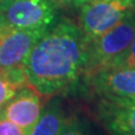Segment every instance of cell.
Returning a JSON list of instances; mask_svg holds the SVG:
<instances>
[{
  "label": "cell",
  "mask_w": 135,
  "mask_h": 135,
  "mask_svg": "<svg viewBox=\"0 0 135 135\" xmlns=\"http://www.w3.org/2000/svg\"><path fill=\"white\" fill-rule=\"evenodd\" d=\"M1 1H3V0H0V2H1Z\"/></svg>",
  "instance_id": "15"
},
{
  "label": "cell",
  "mask_w": 135,
  "mask_h": 135,
  "mask_svg": "<svg viewBox=\"0 0 135 135\" xmlns=\"http://www.w3.org/2000/svg\"><path fill=\"white\" fill-rule=\"evenodd\" d=\"M42 96L31 84L23 87L3 107L2 118L12 122L28 135L43 110Z\"/></svg>",
  "instance_id": "6"
},
{
  "label": "cell",
  "mask_w": 135,
  "mask_h": 135,
  "mask_svg": "<svg viewBox=\"0 0 135 135\" xmlns=\"http://www.w3.org/2000/svg\"><path fill=\"white\" fill-rule=\"evenodd\" d=\"M57 6L52 0H3L0 29H43L55 24Z\"/></svg>",
  "instance_id": "3"
},
{
  "label": "cell",
  "mask_w": 135,
  "mask_h": 135,
  "mask_svg": "<svg viewBox=\"0 0 135 135\" xmlns=\"http://www.w3.org/2000/svg\"><path fill=\"white\" fill-rule=\"evenodd\" d=\"M57 7L63 8H77L81 7L84 3H87L90 0H52Z\"/></svg>",
  "instance_id": "14"
},
{
  "label": "cell",
  "mask_w": 135,
  "mask_h": 135,
  "mask_svg": "<svg viewBox=\"0 0 135 135\" xmlns=\"http://www.w3.org/2000/svg\"><path fill=\"white\" fill-rule=\"evenodd\" d=\"M47 29H0V69L23 68L34 45Z\"/></svg>",
  "instance_id": "5"
},
{
  "label": "cell",
  "mask_w": 135,
  "mask_h": 135,
  "mask_svg": "<svg viewBox=\"0 0 135 135\" xmlns=\"http://www.w3.org/2000/svg\"><path fill=\"white\" fill-rule=\"evenodd\" d=\"M87 43L79 25L68 19L53 24L34 45L24 63L28 83L43 96L69 89L83 74Z\"/></svg>",
  "instance_id": "1"
},
{
  "label": "cell",
  "mask_w": 135,
  "mask_h": 135,
  "mask_svg": "<svg viewBox=\"0 0 135 135\" xmlns=\"http://www.w3.org/2000/svg\"><path fill=\"white\" fill-rule=\"evenodd\" d=\"M0 135H25L23 129L12 122L1 118L0 119Z\"/></svg>",
  "instance_id": "13"
},
{
  "label": "cell",
  "mask_w": 135,
  "mask_h": 135,
  "mask_svg": "<svg viewBox=\"0 0 135 135\" xmlns=\"http://www.w3.org/2000/svg\"><path fill=\"white\" fill-rule=\"evenodd\" d=\"M66 118L60 104L53 101L43 108L40 118L28 135H60Z\"/></svg>",
  "instance_id": "9"
},
{
  "label": "cell",
  "mask_w": 135,
  "mask_h": 135,
  "mask_svg": "<svg viewBox=\"0 0 135 135\" xmlns=\"http://www.w3.org/2000/svg\"><path fill=\"white\" fill-rule=\"evenodd\" d=\"M28 80L24 68L2 70L0 69V119L6 104L23 87L28 86Z\"/></svg>",
  "instance_id": "10"
},
{
  "label": "cell",
  "mask_w": 135,
  "mask_h": 135,
  "mask_svg": "<svg viewBox=\"0 0 135 135\" xmlns=\"http://www.w3.org/2000/svg\"><path fill=\"white\" fill-rule=\"evenodd\" d=\"M87 81L97 94L107 98H135V70L108 66L97 71Z\"/></svg>",
  "instance_id": "7"
},
{
  "label": "cell",
  "mask_w": 135,
  "mask_h": 135,
  "mask_svg": "<svg viewBox=\"0 0 135 135\" xmlns=\"http://www.w3.org/2000/svg\"><path fill=\"white\" fill-rule=\"evenodd\" d=\"M134 38L135 11L87 44V55L82 77L87 79L97 71L109 66L117 56H119L132 44Z\"/></svg>",
  "instance_id": "2"
},
{
  "label": "cell",
  "mask_w": 135,
  "mask_h": 135,
  "mask_svg": "<svg viewBox=\"0 0 135 135\" xmlns=\"http://www.w3.org/2000/svg\"><path fill=\"white\" fill-rule=\"evenodd\" d=\"M98 115L112 135H135V98L104 97Z\"/></svg>",
  "instance_id": "8"
},
{
  "label": "cell",
  "mask_w": 135,
  "mask_h": 135,
  "mask_svg": "<svg viewBox=\"0 0 135 135\" xmlns=\"http://www.w3.org/2000/svg\"><path fill=\"white\" fill-rule=\"evenodd\" d=\"M109 66H122V68H128V69L135 70V38L132 42V44L119 56H117Z\"/></svg>",
  "instance_id": "11"
},
{
  "label": "cell",
  "mask_w": 135,
  "mask_h": 135,
  "mask_svg": "<svg viewBox=\"0 0 135 135\" xmlns=\"http://www.w3.org/2000/svg\"><path fill=\"white\" fill-rule=\"evenodd\" d=\"M135 11V0H90L80 7L79 27L88 44Z\"/></svg>",
  "instance_id": "4"
},
{
  "label": "cell",
  "mask_w": 135,
  "mask_h": 135,
  "mask_svg": "<svg viewBox=\"0 0 135 135\" xmlns=\"http://www.w3.org/2000/svg\"><path fill=\"white\" fill-rule=\"evenodd\" d=\"M60 135H90V134L80 120L72 117H68Z\"/></svg>",
  "instance_id": "12"
}]
</instances>
